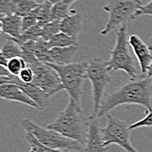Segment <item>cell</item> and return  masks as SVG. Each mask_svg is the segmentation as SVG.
I'll use <instances>...</instances> for the list:
<instances>
[{
  "label": "cell",
  "instance_id": "5b68a950",
  "mask_svg": "<svg viewBox=\"0 0 152 152\" xmlns=\"http://www.w3.org/2000/svg\"><path fill=\"white\" fill-rule=\"evenodd\" d=\"M127 33V24L120 27L116 32V40L114 48L109 52L110 59L107 61V70H122L126 72L131 79L137 77V70L134 65L133 58L129 49V41Z\"/></svg>",
  "mask_w": 152,
  "mask_h": 152
},
{
  "label": "cell",
  "instance_id": "f1b7e54d",
  "mask_svg": "<svg viewBox=\"0 0 152 152\" xmlns=\"http://www.w3.org/2000/svg\"><path fill=\"white\" fill-rule=\"evenodd\" d=\"M147 115L142 120L133 123L129 126V129H136L140 128H152V110L150 112H146Z\"/></svg>",
  "mask_w": 152,
  "mask_h": 152
},
{
  "label": "cell",
  "instance_id": "8fae6325",
  "mask_svg": "<svg viewBox=\"0 0 152 152\" xmlns=\"http://www.w3.org/2000/svg\"><path fill=\"white\" fill-rule=\"evenodd\" d=\"M129 43L131 46L139 62L142 75H146L147 70L152 62V56L149 46L143 42V41L137 34L130 35L129 39Z\"/></svg>",
  "mask_w": 152,
  "mask_h": 152
},
{
  "label": "cell",
  "instance_id": "9c48e42d",
  "mask_svg": "<svg viewBox=\"0 0 152 152\" xmlns=\"http://www.w3.org/2000/svg\"><path fill=\"white\" fill-rule=\"evenodd\" d=\"M27 67H30L33 71L34 77L32 83L41 88L49 96L52 97L64 90L59 74L47 63L36 60Z\"/></svg>",
  "mask_w": 152,
  "mask_h": 152
},
{
  "label": "cell",
  "instance_id": "83f0119b",
  "mask_svg": "<svg viewBox=\"0 0 152 152\" xmlns=\"http://www.w3.org/2000/svg\"><path fill=\"white\" fill-rule=\"evenodd\" d=\"M15 0H0V14L4 16L15 14Z\"/></svg>",
  "mask_w": 152,
  "mask_h": 152
},
{
  "label": "cell",
  "instance_id": "f35d334b",
  "mask_svg": "<svg viewBox=\"0 0 152 152\" xmlns=\"http://www.w3.org/2000/svg\"><path fill=\"white\" fill-rule=\"evenodd\" d=\"M3 33V24H2V21L0 19V33Z\"/></svg>",
  "mask_w": 152,
  "mask_h": 152
},
{
  "label": "cell",
  "instance_id": "8992f818",
  "mask_svg": "<svg viewBox=\"0 0 152 152\" xmlns=\"http://www.w3.org/2000/svg\"><path fill=\"white\" fill-rule=\"evenodd\" d=\"M86 78H88L92 85V98L94 109L89 116L90 118H97L102 101L104 98L107 85L112 81V76L109 75L107 62L101 58H94L88 62Z\"/></svg>",
  "mask_w": 152,
  "mask_h": 152
},
{
  "label": "cell",
  "instance_id": "4316f807",
  "mask_svg": "<svg viewBox=\"0 0 152 152\" xmlns=\"http://www.w3.org/2000/svg\"><path fill=\"white\" fill-rule=\"evenodd\" d=\"M39 6H40V4L38 7H36L35 9H33L28 14L22 17V33L27 30L28 28H30L31 27L37 25Z\"/></svg>",
  "mask_w": 152,
  "mask_h": 152
},
{
  "label": "cell",
  "instance_id": "d6a6232c",
  "mask_svg": "<svg viewBox=\"0 0 152 152\" xmlns=\"http://www.w3.org/2000/svg\"><path fill=\"white\" fill-rule=\"evenodd\" d=\"M7 63H8V59L4 56V55L0 50V65H2V66L6 68L7 67Z\"/></svg>",
  "mask_w": 152,
  "mask_h": 152
},
{
  "label": "cell",
  "instance_id": "ac0fdd59",
  "mask_svg": "<svg viewBox=\"0 0 152 152\" xmlns=\"http://www.w3.org/2000/svg\"><path fill=\"white\" fill-rule=\"evenodd\" d=\"M48 46L50 48L52 47H69V46H79L78 40L75 39L71 36H68L67 34L60 32L53 35L48 42Z\"/></svg>",
  "mask_w": 152,
  "mask_h": 152
},
{
  "label": "cell",
  "instance_id": "9a60e30c",
  "mask_svg": "<svg viewBox=\"0 0 152 152\" xmlns=\"http://www.w3.org/2000/svg\"><path fill=\"white\" fill-rule=\"evenodd\" d=\"M82 28V14L75 11L60 22V31L78 40Z\"/></svg>",
  "mask_w": 152,
  "mask_h": 152
},
{
  "label": "cell",
  "instance_id": "e0dca14e",
  "mask_svg": "<svg viewBox=\"0 0 152 152\" xmlns=\"http://www.w3.org/2000/svg\"><path fill=\"white\" fill-rule=\"evenodd\" d=\"M3 24V33L16 38L22 33V17L12 15L4 16L1 19Z\"/></svg>",
  "mask_w": 152,
  "mask_h": 152
},
{
  "label": "cell",
  "instance_id": "7402d4cb",
  "mask_svg": "<svg viewBox=\"0 0 152 152\" xmlns=\"http://www.w3.org/2000/svg\"><path fill=\"white\" fill-rule=\"evenodd\" d=\"M15 15L19 17H24L28 14L33 9L40 4L35 0H15Z\"/></svg>",
  "mask_w": 152,
  "mask_h": 152
},
{
  "label": "cell",
  "instance_id": "ba28073f",
  "mask_svg": "<svg viewBox=\"0 0 152 152\" xmlns=\"http://www.w3.org/2000/svg\"><path fill=\"white\" fill-rule=\"evenodd\" d=\"M106 126L101 128L103 144L106 147L116 144L126 152H140L135 148L130 140V129L128 122L108 113L106 114Z\"/></svg>",
  "mask_w": 152,
  "mask_h": 152
},
{
  "label": "cell",
  "instance_id": "ab89813d",
  "mask_svg": "<svg viewBox=\"0 0 152 152\" xmlns=\"http://www.w3.org/2000/svg\"><path fill=\"white\" fill-rule=\"evenodd\" d=\"M3 17H4V15H2V14H0V19H2V18H3Z\"/></svg>",
  "mask_w": 152,
  "mask_h": 152
},
{
  "label": "cell",
  "instance_id": "484cf974",
  "mask_svg": "<svg viewBox=\"0 0 152 152\" xmlns=\"http://www.w3.org/2000/svg\"><path fill=\"white\" fill-rule=\"evenodd\" d=\"M26 67L27 66H26V62L24 61V59H22L21 57H14V58L8 60L6 68L11 73V75L18 76L21 72V70L25 69Z\"/></svg>",
  "mask_w": 152,
  "mask_h": 152
},
{
  "label": "cell",
  "instance_id": "2e32d148",
  "mask_svg": "<svg viewBox=\"0 0 152 152\" xmlns=\"http://www.w3.org/2000/svg\"><path fill=\"white\" fill-rule=\"evenodd\" d=\"M23 46L29 49L31 52H32L39 61L42 62L44 63L51 62V59L49 56L50 47L48 46L47 42L44 41L42 38H39L37 41L27 42Z\"/></svg>",
  "mask_w": 152,
  "mask_h": 152
},
{
  "label": "cell",
  "instance_id": "30bf717a",
  "mask_svg": "<svg viewBox=\"0 0 152 152\" xmlns=\"http://www.w3.org/2000/svg\"><path fill=\"white\" fill-rule=\"evenodd\" d=\"M88 132L86 143L84 145L85 152H107L109 147H106L103 144L98 118L88 117Z\"/></svg>",
  "mask_w": 152,
  "mask_h": 152
},
{
  "label": "cell",
  "instance_id": "1f68e13d",
  "mask_svg": "<svg viewBox=\"0 0 152 152\" xmlns=\"http://www.w3.org/2000/svg\"><path fill=\"white\" fill-rule=\"evenodd\" d=\"M12 79H13V76H0V85L3 84H7V83H12Z\"/></svg>",
  "mask_w": 152,
  "mask_h": 152
},
{
  "label": "cell",
  "instance_id": "74e56055",
  "mask_svg": "<svg viewBox=\"0 0 152 152\" xmlns=\"http://www.w3.org/2000/svg\"><path fill=\"white\" fill-rule=\"evenodd\" d=\"M44 1L49 2V3H51L52 4H56V3H58V2H61V0H44Z\"/></svg>",
  "mask_w": 152,
  "mask_h": 152
},
{
  "label": "cell",
  "instance_id": "52a82bcc",
  "mask_svg": "<svg viewBox=\"0 0 152 152\" xmlns=\"http://www.w3.org/2000/svg\"><path fill=\"white\" fill-rule=\"evenodd\" d=\"M142 5L141 0H107L103 9L108 14V19L101 34L106 36L118 27L134 19L137 11Z\"/></svg>",
  "mask_w": 152,
  "mask_h": 152
},
{
  "label": "cell",
  "instance_id": "ffe728a7",
  "mask_svg": "<svg viewBox=\"0 0 152 152\" xmlns=\"http://www.w3.org/2000/svg\"><path fill=\"white\" fill-rule=\"evenodd\" d=\"M1 52L4 55V56L9 60L14 57H22L23 50L21 46L18 45L10 37L5 40L1 47Z\"/></svg>",
  "mask_w": 152,
  "mask_h": 152
},
{
  "label": "cell",
  "instance_id": "44dd1931",
  "mask_svg": "<svg viewBox=\"0 0 152 152\" xmlns=\"http://www.w3.org/2000/svg\"><path fill=\"white\" fill-rule=\"evenodd\" d=\"M70 6L71 5H68L61 1L53 4L51 10V16H50L51 21H55V20L61 21L66 17L72 14L75 11H70Z\"/></svg>",
  "mask_w": 152,
  "mask_h": 152
},
{
  "label": "cell",
  "instance_id": "d6986e66",
  "mask_svg": "<svg viewBox=\"0 0 152 152\" xmlns=\"http://www.w3.org/2000/svg\"><path fill=\"white\" fill-rule=\"evenodd\" d=\"M10 38L12 40H13L15 42H17L18 45L23 46L27 42L37 41L39 38H41V27L35 25L30 28H28L27 30L23 32L19 36H18L16 38H12V37H10Z\"/></svg>",
  "mask_w": 152,
  "mask_h": 152
},
{
  "label": "cell",
  "instance_id": "f546056e",
  "mask_svg": "<svg viewBox=\"0 0 152 152\" xmlns=\"http://www.w3.org/2000/svg\"><path fill=\"white\" fill-rule=\"evenodd\" d=\"M18 76L20 79V81L23 82V83H25V84L32 83L33 77H34V76H33V71L31 70V69L30 67H26L25 69H23Z\"/></svg>",
  "mask_w": 152,
  "mask_h": 152
},
{
  "label": "cell",
  "instance_id": "d590c367",
  "mask_svg": "<svg viewBox=\"0 0 152 152\" xmlns=\"http://www.w3.org/2000/svg\"><path fill=\"white\" fill-rule=\"evenodd\" d=\"M146 75H147L148 76H150V77H152V62L151 63V65L149 66L148 70H147V73H146Z\"/></svg>",
  "mask_w": 152,
  "mask_h": 152
},
{
  "label": "cell",
  "instance_id": "4fadbf2b",
  "mask_svg": "<svg viewBox=\"0 0 152 152\" xmlns=\"http://www.w3.org/2000/svg\"><path fill=\"white\" fill-rule=\"evenodd\" d=\"M0 99L19 102V103L27 105L29 107L39 110V107L36 105V103L33 102L30 98L22 91V89L16 84L7 83V84L0 85Z\"/></svg>",
  "mask_w": 152,
  "mask_h": 152
},
{
  "label": "cell",
  "instance_id": "cb8c5ba5",
  "mask_svg": "<svg viewBox=\"0 0 152 152\" xmlns=\"http://www.w3.org/2000/svg\"><path fill=\"white\" fill-rule=\"evenodd\" d=\"M52 6H53V4L46 1H44V3L40 4L39 15H38V23H37L38 26L42 27L47 23L51 22L50 16H51Z\"/></svg>",
  "mask_w": 152,
  "mask_h": 152
},
{
  "label": "cell",
  "instance_id": "7c38bea8",
  "mask_svg": "<svg viewBox=\"0 0 152 152\" xmlns=\"http://www.w3.org/2000/svg\"><path fill=\"white\" fill-rule=\"evenodd\" d=\"M12 84H16L17 85H18L22 89V91H24L33 102L36 103V105L39 107V110H43L48 107L51 96H49L38 85H34L33 83L25 84L21 82L18 76H13Z\"/></svg>",
  "mask_w": 152,
  "mask_h": 152
},
{
  "label": "cell",
  "instance_id": "603a6c76",
  "mask_svg": "<svg viewBox=\"0 0 152 152\" xmlns=\"http://www.w3.org/2000/svg\"><path fill=\"white\" fill-rule=\"evenodd\" d=\"M25 138H26V142H28V144L30 145L31 149L35 151L36 152H67L66 151L54 150V149H51V148L46 147L45 145L41 144L31 133H28V132H26Z\"/></svg>",
  "mask_w": 152,
  "mask_h": 152
},
{
  "label": "cell",
  "instance_id": "5bb4252c",
  "mask_svg": "<svg viewBox=\"0 0 152 152\" xmlns=\"http://www.w3.org/2000/svg\"><path fill=\"white\" fill-rule=\"evenodd\" d=\"M78 46H69L64 47H52L49 50L51 63L65 65L71 63L78 52Z\"/></svg>",
  "mask_w": 152,
  "mask_h": 152
},
{
  "label": "cell",
  "instance_id": "836d02e7",
  "mask_svg": "<svg viewBox=\"0 0 152 152\" xmlns=\"http://www.w3.org/2000/svg\"><path fill=\"white\" fill-rule=\"evenodd\" d=\"M12 76L11 75V73L9 72V70H7V68H5V67H4V66H2V65H0V76Z\"/></svg>",
  "mask_w": 152,
  "mask_h": 152
},
{
  "label": "cell",
  "instance_id": "4dcf8cb0",
  "mask_svg": "<svg viewBox=\"0 0 152 152\" xmlns=\"http://www.w3.org/2000/svg\"><path fill=\"white\" fill-rule=\"evenodd\" d=\"M142 15L152 16V0L148 2L147 4H142V6H140V8L137 10L136 14L134 16V19L138 18L139 16Z\"/></svg>",
  "mask_w": 152,
  "mask_h": 152
},
{
  "label": "cell",
  "instance_id": "8d00e7d4",
  "mask_svg": "<svg viewBox=\"0 0 152 152\" xmlns=\"http://www.w3.org/2000/svg\"><path fill=\"white\" fill-rule=\"evenodd\" d=\"M148 46H149L150 50L152 51V37L151 38H150V39H149V41H148Z\"/></svg>",
  "mask_w": 152,
  "mask_h": 152
},
{
  "label": "cell",
  "instance_id": "3957f363",
  "mask_svg": "<svg viewBox=\"0 0 152 152\" xmlns=\"http://www.w3.org/2000/svg\"><path fill=\"white\" fill-rule=\"evenodd\" d=\"M52 68H53L61 78L64 90H66L79 107H81V93L82 85L86 79V70L88 62H71L65 65H58L48 62Z\"/></svg>",
  "mask_w": 152,
  "mask_h": 152
},
{
  "label": "cell",
  "instance_id": "7a4b0ae2",
  "mask_svg": "<svg viewBox=\"0 0 152 152\" xmlns=\"http://www.w3.org/2000/svg\"><path fill=\"white\" fill-rule=\"evenodd\" d=\"M64 136L70 138L82 144L86 143L88 132V119H86L75 102L69 98L64 110L59 113L57 118L46 127Z\"/></svg>",
  "mask_w": 152,
  "mask_h": 152
},
{
  "label": "cell",
  "instance_id": "d4e9b609",
  "mask_svg": "<svg viewBox=\"0 0 152 152\" xmlns=\"http://www.w3.org/2000/svg\"><path fill=\"white\" fill-rule=\"evenodd\" d=\"M60 22L58 20L55 21H51L49 23H47L44 27H41V38L48 42L53 35H55L56 33H60Z\"/></svg>",
  "mask_w": 152,
  "mask_h": 152
},
{
  "label": "cell",
  "instance_id": "e575fe53",
  "mask_svg": "<svg viewBox=\"0 0 152 152\" xmlns=\"http://www.w3.org/2000/svg\"><path fill=\"white\" fill-rule=\"evenodd\" d=\"M77 1H79V0H61V2H63V3H65V4H68V5H72L74 3H75Z\"/></svg>",
  "mask_w": 152,
  "mask_h": 152
},
{
  "label": "cell",
  "instance_id": "6da1fadb",
  "mask_svg": "<svg viewBox=\"0 0 152 152\" xmlns=\"http://www.w3.org/2000/svg\"><path fill=\"white\" fill-rule=\"evenodd\" d=\"M139 105L152 110V77L142 75L119 85L106 94L102 101L97 118L108 113L109 111L120 105Z\"/></svg>",
  "mask_w": 152,
  "mask_h": 152
},
{
  "label": "cell",
  "instance_id": "277c9868",
  "mask_svg": "<svg viewBox=\"0 0 152 152\" xmlns=\"http://www.w3.org/2000/svg\"><path fill=\"white\" fill-rule=\"evenodd\" d=\"M22 128L26 131L31 133L41 144L48 148L60 150V151H80L83 147L80 142L74 141L70 138L64 136L60 133L49 129L43 128L40 126L37 125L30 119H24L20 122Z\"/></svg>",
  "mask_w": 152,
  "mask_h": 152
},
{
  "label": "cell",
  "instance_id": "60d3db41",
  "mask_svg": "<svg viewBox=\"0 0 152 152\" xmlns=\"http://www.w3.org/2000/svg\"><path fill=\"white\" fill-rule=\"evenodd\" d=\"M29 152H36V151H33V150H31H31H30V151H29Z\"/></svg>",
  "mask_w": 152,
  "mask_h": 152
}]
</instances>
